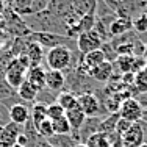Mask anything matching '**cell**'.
I'll list each match as a JSON object with an SVG mask.
<instances>
[{"mask_svg":"<svg viewBox=\"0 0 147 147\" xmlns=\"http://www.w3.org/2000/svg\"><path fill=\"white\" fill-rule=\"evenodd\" d=\"M24 24L30 30V33L31 31L33 33H55V34L69 36V27L63 20L50 16L47 11L34 14V16L24 17Z\"/></svg>","mask_w":147,"mask_h":147,"instance_id":"cell-1","label":"cell"},{"mask_svg":"<svg viewBox=\"0 0 147 147\" xmlns=\"http://www.w3.org/2000/svg\"><path fill=\"white\" fill-rule=\"evenodd\" d=\"M78 52V50H75ZM72 55L74 50L67 47H55L47 50L45 53V66H47L49 71H61L66 72L69 67H71V63H72Z\"/></svg>","mask_w":147,"mask_h":147,"instance_id":"cell-2","label":"cell"},{"mask_svg":"<svg viewBox=\"0 0 147 147\" xmlns=\"http://www.w3.org/2000/svg\"><path fill=\"white\" fill-rule=\"evenodd\" d=\"M78 100V107L85 113L86 117H103L102 111L105 110L102 100L96 96L94 92H83L77 96Z\"/></svg>","mask_w":147,"mask_h":147,"instance_id":"cell-3","label":"cell"},{"mask_svg":"<svg viewBox=\"0 0 147 147\" xmlns=\"http://www.w3.org/2000/svg\"><path fill=\"white\" fill-rule=\"evenodd\" d=\"M27 71L28 67L24 66L17 58H11L6 63V74H5V82L8 83L14 91H17L20 85L27 78Z\"/></svg>","mask_w":147,"mask_h":147,"instance_id":"cell-4","label":"cell"},{"mask_svg":"<svg viewBox=\"0 0 147 147\" xmlns=\"http://www.w3.org/2000/svg\"><path fill=\"white\" fill-rule=\"evenodd\" d=\"M117 113L122 119L131 122V124L142 121V116H144V110L136 100V97H128V99L122 100Z\"/></svg>","mask_w":147,"mask_h":147,"instance_id":"cell-5","label":"cell"},{"mask_svg":"<svg viewBox=\"0 0 147 147\" xmlns=\"http://www.w3.org/2000/svg\"><path fill=\"white\" fill-rule=\"evenodd\" d=\"M75 41H77V50L82 55H86L92 50H97V49H100L103 44L102 38L96 33V30L86 31V33H80L78 36L75 38Z\"/></svg>","mask_w":147,"mask_h":147,"instance_id":"cell-6","label":"cell"},{"mask_svg":"<svg viewBox=\"0 0 147 147\" xmlns=\"http://www.w3.org/2000/svg\"><path fill=\"white\" fill-rule=\"evenodd\" d=\"M102 119L103 117H86L85 122H83V125L80 127V130L77 133H71V135L75 138L77 142L85 144L89 136L99 133V125H100V122H102Z\"/></svg>","mask_w":147,"mask_h":147,"instance_id":"cell-7","label":"cell"},{"mask_svg":"<svg viewBox=\"0 0 147 147\" xmlns=\"http://www.w3.org/2000/svg\"><path fill=\"white\" fill-rule=\"evenodd\" d=\"M122 144H125L127 147H139L141 144H144V133L139 122L131 124L127 133L122 136Z\"/></svg>","mask_w":147,"mask_h":147,"instance_id":"cell-8","label":"cell"},{"mask_svg":"<svg viewBox=\"0 0 147 147\" xmlns=\"http://www.w3.org/2000/svg\"><path fill=\"white\" fill-rule=\"evenodd\" d=\"M66 86V74L61 71H45V88L53 92H61Z\"/></svg>","mask_w":147,"mask_h":147,"instance_id":"cell-9","label":"cell"},{"mask_svg":"<svg viewBox=\"0 0 147 147\" xmlns=\"http://www.w3.org/2000/svg\"><path fill=\"white\" fill-rule=\"evenodd\" d=\"M113 72H114V64L110 61H105L100 66L91 69L89 78H92L94 82H99V83H108L113 78Z\"/></svg>","mask_w":147,"mask_h":147,"instance_id":"cell-10","label":"cell"},{"mask_svg":"<svg viewBox=\"0 0 147 147\" xmlns=\"http://www.w3.org/2000/svg\"><path fill=\"white\" fill-rule=\"evenodd\" d=\"M71 8L78 19L88 14H96L97 0H71Z\"/></svg>","mask_w":147,"mask_h":147,"instance_id":"cell-11","label":"cell"},{"mask_svg":"<svg viewBox=\"0 0 147 147\" xmlns=\"http://www.w3.org/2000/svg\"><path fill=\"white\" fill-rule=\"evenodd\" d=\"M8 114H9V121L11 122L24 125L30 119V107L27 103H16L8 110Z\"/></svg>","mask_w":147,"mask_h":147,"instance_id":"cell-12","label":"cell"},{"mask_svg":"<svg viewBox=\"0 0 147 147\" xmlns=\"http://www.w3.org/2000/svg\"><path fill=\"white\" fill-rule=\"evenodd\" d=\"M27 82H30L36 89L45 88V67L42 66H31L27 71Z\"/></svg>","mask_w":147,"mask_h":147,"instance_id":"cell-13","label":"cell"},{"mask_svg":"<svg viewBox=\"0 0 147 147\" xmlns=\"http://www.w3.org/2000/svg\"><path fill=\"white\" fill-rule=\"evenodd\" d=\"M24 55L28 58L30 67H31V66H42V61H44V58H45L44 49L41 47L38 42H34V41H31V39H30L28 47H27V52Z\"/></svg>","mask_w":147,"mask_h":147,"instance_id":"cell-14","label":"cell"},{"mask_svg":"<svg viewBox=\"0 0 147 147\" xmlns=\"http://www.w3.org/2000/svg\"><path fill=\"white\" fill-rule=\"evenodd\" d=\"M16 92H17V97H19L24 103H31V105H33L34 102H36V97H38L39 89H36L30 82H27V80H25V82L17 88Z\"/></svg>","mask_w":147,"mask_h":147,"instance_id":"cell-15","label":"cell"},{"mask_svg":"<svg viewBox=\"0 0 147 147\" xmlns=\"http://www.w3.org/2000/svg\"><path fill=\"white\" fill-rule=\"evenodd\" d=\"M130 30H131V20L125 19V17H116L111 22V25L108 27V33H110L111 38H119Z\"/></svg>","mask_w":147,"mask_h":147,"instance_id":"cell-16","label":"cell"},{"mask_svg":"<svg viewBox=\"0 0 147 147\" xmlns=\"http://www.w3.org/2000/svg\"><path fill=\"white\" fill-rule=\"evenodd\" d=\"M66 119L69 121V124H71V128H72V133H77L80 130V127L83 125V122H85V113L82 111V108L80 107H75L72 108V110L66 111Z\"/></svg>","mask_w":147,"mask_h":147,"instance_id":"cell-17","label":"cell"},{"mask_svg":"<svg viewBox=\"0 0 147 147\" xmlns=\"http://www.w3.org/2000/svg\"><path fill=\"white\" fill-rule=\"evenodd\" d=\"M57 103H58V105H59V107H61L64 111L72 110V108L78 107L77 94H75V92H72V91H67V89L61 91V92L58 94V97H57Z\"/></svg>","mask_w":147,"mask_h":147,"instance_id":"cell-18","label":"cell"},{"mask_svg":"<svg viewBox=\"0 0 147 147\" xmlns=\"http://www.w3.org/2000/svg\"><path fill=\"white\" fill-rule=\"evenodd\" d=\"M105 61H107V58H105V53L102 52V49L92 50V52H89V53H86L82 57V63L89 69V71L94 67H97V66H100Z\"/></svg>","mask_w":147,"mask_h":147,"instance_id":"cell-19","label":"cell"},{"mask_svg":"<svg viewBox=\"0 0 147 147\" xmlns=\"http://www.w3.org/2000/svg\"><path fill=\"white\" fill-rule=\"evenodd\" d=\"M121 119L119 113H111L108 116H105L102 119L99 125V131L100 133H105V135H111V133L116 131V125H117V121Z\"/></svg>","mask_w":147,"mask_h":147,"instance_id":"cell-20","label":"cell"},{"mask_svg":"<svg viewBox=\"0 0 147 147\" xmlns=\"http://www.w3.org/2000/svg\"><path fill=\"white\" fill-rule=\"evenodd\" d=\"M30 119H31V122L34 124V127L39 125L42 121L47 119V107L42 105V103H36V102H34L30 107Z\"/></svg>","mask_w":147,"mask_h":147,"instance_id":"cell-21","label":"cell"},{"mask_svg":"<svg viewBox=\"0 0 147 147\" xmlns=\"http://www.w3.org/2000/svg\"><path fill=\"white\" fill-rule=\"evenodd\" d=\"M47 142L52 147H74L78 144L72 135H53L47 139Z\"/></svg>","mask_w":147,"mask_h":147,"instance_id":"cell-22","label":"cell"},{"mask_svg":"<svg viewBox=\"0 0 147 147\" xmlns=\"http://www.w3.org/2000/svg\"><path fill=\"white\" fill-rule=\"evenodd\" d=\"M133 86L138 94H147V66L138 71L133 77Z\"/></svg>","mask_w":147,"mask_h":147,"instance_id":"cell-23","label":"cell"},{"mask_svg":"<svg viewBox=\"0 0 147 147\" xmlns=\"http://www.w3.org/2000/svg\"><path fill=\"white\" fill-rule=\"evenodd\" d=\"M85 146L86 147H111L108 135L100 133V131L96 133V135H92V136H89V138L86 139Z\"/></svg>","mask_w":147,"mask_h":147,"instance_id":"cell-24","label":"cell"},{"mask_svg":"<svg viewBox=\"0 0 147 147\" xmlns=\"http://www.w3.org/2000/svg\"><path fill=\"white\" fill-rule=\"evenodd\" d=\"M57 97H58V92H53L49 88H42L38 92V97H36V103H42L45 107L52 103H57Z\"/></svg>","mask_w":147,"mask_h":147,"instance_id":"cell-25","label":"cell"},{"mask_svg":"<svg viewBox=\"0 0 147 147\" xmlns=\"http://www.w3.org/2000/svg\"><path fill=\"white\" fill-rule=\"evenodd\" d=\"M52 125H53V133L55 135H71L72 128L69 121L66 119V114L63 117L57 119V121H52Z\"/></svg>","mask_w":147,"mask_h":147,"instance_id":"cell-26","label":"cell"},{"mask_svg":"<svg viewBox=\"0 0 147 147\" xmlns=\"http://www.w3.org/2000/svg\"><path fill=\"white\" fill-rule=\"evenodd\" d=\"M131 28L138 34H147V13L131 20Z\"/></svg>","mask_w":147,"mask_h":147,"instance_id":"cell-27","label":"cell"},{"mask_svg":"<svg viewBox=\"0 0 147 147\" xmlns=\"http://www.w3.org/2000/svg\"><path fill=\"white\" fill-rule=\"evenodd\" d=\"M36 130L38 133H39L41 138L44 139H49L50 136H53V125H52V121L50 119H45V121H42L39 125H36Z\"/></svg>","mask_w":147,"mask_h":147,"instance_id":"cell-28","label":"cell"},{"mask_svg":"<svg viewBox=\"0 0 147 147\" xmlns=\"http://www.w3.org/2000/svg\"><path fill=\"white\" fill-rule=\"evenodd\" d=\"M64 114H66V111L58 103H52L47 107V119H50V121H57V119L63 117Z\"/></svg>","mask_w":147,"mask_h":147,"instance_id":"cell-29","label":"cell"},{"mask_svg":"<svg viewBox=\"0 0 147 147\" xmlns=\"http://www.w3.org/2000/svg\"><path fill=\"white\" fill-rule=\"evenodd\" d=\"M130 127H131V122H128V121H125V119L121 117V119L117 121V125H116V133L122 138V136L127 133V130H128Z\"/></svg>","mask_w":147,"mask_h":147,"instance_id":"cell-30","label":"cell"},{"mask_svg":"<svg viewBox=\"0 0 147 147\" xmlns=\"http://www.w3.org/2000/svg\"><path fill=\"white\" fill-rule=\"evenodd\" d=\"M16 142H17L19 146H22V147H28V142H30V141H28V138H27V136L24 135V133H20V135L17 136Z\"/></svg>","mask_w":147,"mask_h":147,"instance_id":"cell-31","label":"cell"},{"mask_svg":"<svg viewBox=\"0 0 147 147\" xmlns=\"http://www.w3.org/2000/svg\"><path fill=\"white\" fill-rule=\"evenodd\" d=\"M5 74H6V63H0V82L5 80Z\"/></svg>","mask_w":147,"mask_h":147,"instance_id":"cell-32","label":"cell"},{"mask_svg":"<svg viewBox=\"0 0 147 147\" xmlns=\"http://www.w3.org/2000/svg\"><path fill=\"white\" fill-rule=\"evenodd\" d=\"M139 124H141V127H142V133H144V144H147V122L139 121Z\"/></svg>","mask_w":147,"mask_h":147,"instance_id":"cell-33","label":"cell"},{"mask_svg":"<svg viewBox=\"0 0 147 147\" xmlns=\"http://www.w3.org/2000/svg\"><path fill=\"white\" fill-rule=\"evenodd\" d=\"M142 58H144L146 61H147V44L144 45V52H142Z\"/></svg>","mask_w":147,"mask_h":147,"instance_id":"cell-34","label":"cell"},{"mask_svg":"<svg viewBox=\"0 0 147 147\" xmlns=\"http://www.w3.org/2000/svg\"><path fill=\"white\" fill-rule=\"evenodd\" d=\"M74 147H86V146H85V144H82V142H78V144H75Z\"/></svg>","mask_w":147,"mask_h":147,"instance_id":"cell-35","label":"cell"},{"mask_svg":"<svg viewBox=\"0 0 147 147\" xmlns=\"http://www.w3.org/2000/svg\"><path fill=\"white\" fill-rule=\"evenodd\" d=\"M11 147H22V146H19V144H17V142H16V144H13Z\"/></svg>","mask_w":147,"mask_h":147,"instance_id":"cell-36","label":"cell"},{"mask_svg":"<svg viewBox=\"0 0 147 147\" xmlns=\"http://www.w3.org/2000/svg\"><path fill=\"white\" fill-rule=\"evenodd\" d=\"M116 147H127V146H125V144H122V142H121V144H119V146H116Z\"/></svg>","mask_w":147,"mask_h":147,"instance_id":"cell-37","label":"cell"},{"mask_svg":"<svg viewBox=\"0 0 147 147\" xmlns=\"http://www.w3.org/2000/svg\"><path fill=\"white\" fill-rule=\"evenodd\" d=\"M2 130H3V127L0 125V138H2Z\"/></svg>","mask_w":147,"mask_h":147,"instance_id":"cell-38","label":"cell"},{"mask_svg":"<svg viewBox=\"0 0 147 147\" xmlns=\"http://www.w3.org/2000/svg\"><path fill=\"white\" fill-rule=\"evenodd\" d=\"M139 147H147V144H141V146H139Z\"/></svg>","mask_w":147,"mask_h":147,"instance_id":"cell-39","label":"cell"},{"mask_svg":"<svg viewBox=\"0 0 147 147\" xmlns=\"http://www.w3.org/2000/svg\"><path fill=\"white\" fill-rule=\"evenodd\" d=\"M50 147H52V146H50Z\"/></svg>","mask_w":147,"mask_h":147,"instance_id":"cell-40","label":"cell"}]
</instances>
